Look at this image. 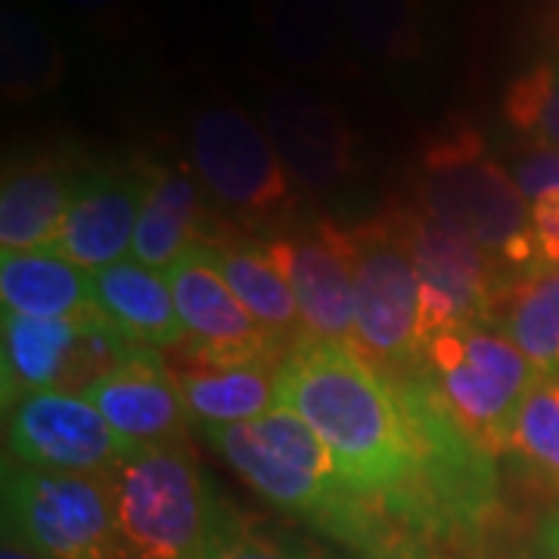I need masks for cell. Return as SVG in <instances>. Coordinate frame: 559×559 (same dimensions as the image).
Instances as JSON below:
<instances>
[{
	"label": "cell",
	"mask_w": 559,
	"mask_h": 559,
	"mask_svg": "<svg viewBox=\"0 0 559 559\" xmlns=\"http://www.w3.org/2000/svg\"><path fill=\"white\" fill-rule=\"evenodd\" d=\"M267 249L296 293L305 336L340 342L358 352L355 255L348 227L314 224L286 230L271 237Z\"/></svg>",
	"instance_id": "obj_14"
},
{
	"label": "cell",
	"mask_w": 559,
	"mask_h": 559,
	"mask_svg": "<svg viewBox=\"0 0 559 559\" xmlns=\"http://www.w3.org/2000/svg\"><path fill=\"white\" fill-rule=\"evenodd\" d=\"M205 559H323L305 540L274 532L259 520L221 503L218 525L209 540Z\"/></svg>",
	"instance_id": "obj_29"
},
{
	"label": "cell",
	"mask_w": 559,
	"mask_h": 559,
	"mask_svg": "<svg viewBox=\"0 0 559 559\" xmlns=\"http://www.w3.org/2000/svg\"><path fill=\"white\" fill-rule=\"evenodd\" d=\"M165 277L183 330L180 358L209 367H237L255 360H283L289 352L286 342H280L246 311L202 242H193L165 271Z\"/></svg>",
	"instance_id": "obj_11"
},
{
	"label": "cell",
	"mask_w": 559,
	"mask_h": 559,
	"mask_svg": "<svg viewBox=\"0 0 559 559\" xmlns=\"http://www.w3.org/2000/svg\"><path fill=\"white\" fill-rule=\"evenodd\" d=\"M190 162L221 212L252 230H283L299 215L301 187L267 131L237 103H209L197 112Z\"/></svg>",
	"instance_id": "obj_7"
},
{
	"label": "cell",
	"mask_w": 559,
	"mask_h": 559,
	"mask_svg": "<svg viewBox=\"0 0 559 559\" xmlns=\"http://www.w3.org/2000/svg\"><path fill=\"white\" fill-rule=\"evenodd\" d=\"M84 399L131 444H165L187 439V404L171 367L156 348L140 345L109 377L94 382Z\"/></svg>",
	"instance_id": "obj_16"
},
{
	"label": "cell",
	"mask_w": 559,
	"mask_h": 559,
	"mask_svg": "<svg viewBox=\"0 0 559 559\" xmlns=\"http://www.w3.org/2000/svg\"><path fill=\"white\" fill-rule=\"evenodd\" d=\"M3 538L40 559H128L109 476L3 460Z\"/></svg>",
	"instance_id": "obj_6"
},
{
	"label": "cell",
	"mask_w": 559,
	"mask_h": 559,
	"mask_svg": "<svg viewBox=\"0 0 559 559\" xmlns=\"http://www.w3.org/2000/svg\"><path fill=\"white\" fill-rule=\"evenodd\" d=\"M202 246L218 264L221 277L227 280V286L237 293L246 311L259 320L264 330H271L286 345L305 336L296 293L283 274V267L271 255L267 240L224 234L215 242H202Z\"/></svg>",
	"instance_id": "obj_22"
},
{
	"label": "cell",
	"mask_w": 559,
	"mask_h": 559,
	"mask_svg": "<svg viewBox=\"0 0 559 559\" xmlns=\"http://www.w3.org/2000/svg\"><path fill=\"white\" fill-rule=\"evenodd\" d=\"M106 476L128 559H205L224 500L190 441L143 444Z\"/></svg>",
	"instance_id": "obj_4"
},
{
	"label": "cell",
	"mask_w": 559,
	"mask_h": 559,
	"mask_svg": "<svg viewBox=\"0 0 559 559\" xmlns=\"http://www.w3.org/2000/svg\"><path fill=\"white\" fill-rule=\"evenodd\" d=\"M69 10H75L79 16L91 22H100V25H112L119 20V13L124 10L128 0H62Z\"/></svg>",
	"instance_id": "obj_32"
},
{
	"label": "cell",
	"mask_w": 559,
	"mask_h": 559,
	"mask_svg": "<svg viewBox=\"0 0 559 559\" xmlns=\"http://www.w3.org/2000/svg\"><path fill=\"white\" fill-rule=\"evenodd\" d=\"M91 305L128 340L150 348H180L178 308L168 277L140 261H116L91 274Z\"/></svg>",
	"instance_id": "obj_20"
},
{
	"label": "cell",
	"mask_w": 559,
	"mask_h": 559,
	"mask_svg": "<svg viewBox=\"0 0 559 559\" xmlns=\"http://www.w3.org/2000/svg\"><path fill=\"white\" fill-rule=\"evenodd\" d=\"M503 121L535 146H559V53L525 66L500 100Z\"/></svg>",
	"instance_id": "obj_28"
},
{
	"label": "cell",
	"mask_w": 559,
	"mask_h": 559,
	"mask_svg": "<svg viewBox=\"0 0 559 559\" xmlns=\"http://www.w3.org/2000/svg\"><path fill=\"white\" fill-rule=\"evenodd\" d=\"M358 352L385 377L419 370V274L399 209L348 227Z\"/></svg>",
	"instance_id": "obj_8"
},
{
	"label": "cell",
	"mask_w": 559,
	"mask_h": 559,
	"mask_svg": "<svg viewBox=\"0 0 559 559\" xmlns=\"http://www.w3.org/2000/svg\"><path fill=\"white\" fill-rule=\"evenodd\" d=\"M146 168V200L138 221L131 255L153 271H168L193 246L205 242L212 230L205 227L202 183L193 165L143 159Z\"/></svg>",
	"instance_id": "obj_18"
},
{
	"label": "cell",
	"mask_w": 559,
	"mask_h": 559,
	"mask_svg": "<svg viewBox=\"0 0 559 559\" xmlns=\"http://www.w3.org/2000/svg\"><path fill=\"white\" fill-rule=\"evenodd\" d=\"M538 559H559V507L547 520L540 522Z\"/></svg>",
	"instance_id": "obj_33"
},
{
	"label": "cell",
	"mask_w": 559,
	"mask_h": 559,
	"mask_svg": "<svg viewBox=\"0 0 559 559\" xmlns=\"http://www.w3.org/2000/svg\"><path fill=\"white\" fill-rule=\"evenodd\" d=\"M3 100L32 103L53 94L66 79V53L40 16L20 3H3L0 25Z\"/></svg>",
	"instance_id": "obj_26"
},
{
	"label": "cell",
	"mask_w": 559,
	"mask_h": 559,
	"mask_svg": "<svg viewBox=\"0 0 559 559\" xmlns=\"http://www.w3.org/2000/svg\"><path fill=\"white\" fill-rule=\"evenodd\" d=\"M342 22L358 60L414 66L429 47L426 0H340Z\"/></svg>",
	"instance_id": "obj_25"
},
{
	"label": "cell",
	"mask_w": 559,
	"mask_h": 559,
	"mask_svg": "<svg viewBox=\"0 0 559 559\" xmlns=\"http://www.w3.org/2000/svg\"><path fill=\"white\" fill-rule=\"evenodd\" d=\"M143 200H146L143 159L131 165L87 168L53 252L84 267L87 274L124 261L128 249L134 246Z\"/></svg>",
	"instance_id": "obj_15"
},
{
	"label": "cell",
	"mask_w": 559,
	"mask_h": 559,
	"mask_svg": "<svg viewBox=\"0 0 559 559\" xmlns=\"http://www.w3.org/2000/svg\"><path fill=\"white\" fill-rule=\"evenodd\" d=\"M510 457L550 491H559V373H538L513 423Z\"/></svg>",
	"instance_id": "obj_27"
},
{
	"label": "cell",
	"mask_w": 559,
	"mask_h": 559,
	"mask_svg": "<svg viewBox=\"0 0 559 559\" xmlns=\"http://www.w3.org/2000/svg\"><path fill=\"white\" fill-rule=\"evenodd\" d=\"M532 212V237L538 264L559 267V190H547L528 202Z\"/></svg>",
	"instance_id": "obj_31"
},
{
	"label": "cell",
	"mask_w": 559,
	"mask_h": 559,
	"mask_svg": "<svg viewBox=\"0 0 559 559\" xmlns=\"http://www.w3.org/2000/svg\"><path fill=\"white\" fill-rule=\"evenodd\" d=\"M277 404L318 432L348 485L414 550L423 540L479 538L495 520L498 457L419 370L385 377L348 345L301 336L280 360Z\"/></svg>",
	"instance_id": "obj_1"
},
{
	"label": "cell",
	"mask_w": 559,
	"mask_h": 559,
	"mask_svg": "<svg viewBox=\"0 0 559 559\" xmlns=\"http://www.w3.org/2000/svg\"><path fill=\"white\" fill-rule=\"evenodd\" d=\"M554 38H557V53H559V10H557V20H554Z\"/></svg>",
	"instance_id": "obj_35"
},
{
	"label": "cell",
	"mask_w": 559,
	"mask_h": 559,
	"mask_svg": "<svg viewBox=\"0 0 559 559\" xmlns=\"http://www.w3.org/2000/svg\"><path fill=\"white\" fill-rule=\"evenodd\" d=\"M491 326H498L538 373H559V267L532 264L510 274Z\"/></svg>",
	"instance_id": "obj_24"
},
{
	"label": "cell",
	"mask_w": 559,
	"mask_h": 559,
	"mask_svg": "<svg viewBox=\"0 0 559 559\" xmlns=\"http://www.w3.org/2000/svg\"><path fill=\"white\" fill-rule=\"evenodd\" d=\"M84 171L87 168H79L69 159H35L7 171L0 190L3 255L57 246Z\"/></svg>",
	"instance_id": "obj_17"
},
{
	"label": "cell",
	"mask_w": 559,
	"mask_h": 559,
	"mask_svg": "<svg viewBox=\"0 0 559 559\" xmlns=\"http://www.w3.org/2000/svg\"><path fill=\"white\" fill-rule=\"evenodd\" d=\"M522 197L532 202L547 190H559V146H528L513 165Z\"/></svg>",
	"instance_id": "obj_30"
},
{
	"label": "cell",
	"mask_w": 559,
	"mask_h": 559,
	"mask_svg": "<svg viewBox=\"0 0 559 559\" xmlns=\"http://www.w3.org/2000/svg\"><path fill=\"white\" fill-rule=\"evenodd\" d=\"M399 218L419 274V352L436 333L491 323L510 271L417 202L401 205Z\"/></svg>",
	"instance_id": "obj_10"
},
{
	"label": "cell",
	"mask_w": 559,
	"mask_h": 559,
	"mask_svg": "<svg viewBox=\"0 0 559 559\" xmlns=\"http://www.w3.org/2000/svg\"><path fill=\"white\" fill-rule=\"evenodd\" d=\"M7 457L62 473L106 476L138 444L121 439L100 411L69 392H35L7 407Z\"/></svg>",
	"instance_id": "obj_12"
},
{
	"label": "cell",
	"mask_w": 559,
	"mask_h": 559,
	"mask_svg": "<svg viewBox=\"0 0 559 559\" xmlns=\"http://www.w3.org/2000/svg\"><path fill=\"white\" fill-rule=\"evenodd\" d=\"M3 311L22 318H75L91 311V274L53 249L13 252L0 259Z\"/></svg>",
	"instance_id": "obj_23"
},
{
	"label": "cell",
	"mask_w": 559,
	"mask_h": 559,
	"mask_svg": "<svg viewBox=\"0 0 559 559\" xmlns=\"http://www.w3.org/2000/svg\"><path fill=\"white\" fill-rule=\"evenodd\" d=\"M202 436L280 513L367 559L414 554L411 540L348 485L330 448L296 411L277 404L271 414L249 423L202 426Z\"/></svg>",
	"instance_id": "obj_2"
},
{
	"label": "cell",
	"mask_w": 559,
	"mask_h": 559,
	"mask_svg": "<svg viewBox=\"0 0 559 559\" xmlns=\"http://www.w3.org/2000/svg\"><path fill=\"white\" fill-rule=\"evenodd\" d=\"M3 411L35 392L84 395L140 348L97 308L75 318H22L3 311Z\"/></svg>",
	"instance_id": "obj_9"
},
{
	"label": "cell",
	"mask_w": 559,
	"mask_h": 559,
	"mask_svg": "<svg viewBox=\"0 0 559 559\" xmlns=\"http://www.w3.org/2000/svg\"><path fill=\"white\" fill-rule=\"evenodd\" d=\"M259 20L280 57L296 72L340 81L360 75L340 0H259Z\"/></svg>",
	"instance_id": "obj_19"
},
{
	"label": "cell",
	"mask_w": 559,
	"mask_h": 559,
	"mask_svg": "<svg viewBox=\"0 0 559 559\" xmlns=\"http://www.w3.org/2000/svg\"><path fill=\"white\" fill-rule=\"evenodd\" d=\"M280 360H255L237 367H209L193 360L171 364V373L197 426L249 423L277 407Z\"/></svg>",
	"instance_id": "obj_21"
},
{
	"label": "cell",
	"mask_w": 559,
	"mask_h": 559,
	"mask_svg": "<svg viewBox=\"0 0 559 559\" xmlns=\"http://www.w3.org/2000/svg\"><path fill=\"white\" fill-rule=\"evenodd\" d=\"M0 559H40L35 557L32 550H25L22 544H16V540L3 538V550H0Z\"/></svg>",
	"instance_id": "obj_34"
},
{
	"label": "cell",
	"mask_w": 559,
	"mask_h": 559,
	"mask_svg": "<svg viewBox=\"0 0 559 559\" xmlns=\"http://www.w3.org/2000/svg\"><path fill=\"white\" fill-rule=\"evenodd\" d=\"M261 128L308 193H336L358 175V134L336 103L286 81H264Z\"/></svg>",
	"instance_id": "obj_13"
},
{
	"label": "cell",
	"mask_w": 559,
	"mask_h": 559,
	"mask_svg": "<svg viewBox=\"0 0 559 559\" xmlns=\"http://www.w3.org/2000/svg\"><path fill=\"white\" fill-rule=\"evenodd\" d=\"M414 190L423 212L469 237L503 271L538 264L528 200L473 124L454 121L423 143Z\"/></svg>",
	"instance_id": "obj_3"
},
{
	"label": "cell",
	"mask_w": 559,
	"mask_h": 559,
	"mask_svg": "<svg viewBox=\"0 0 559 559\" xmlns=\"http://www.w3.org/2000/svg\"><path fill=\"white\" fill-rule=\"evenodd\" d=\"M419 373L488 454H510L513 423L538 370L498 326L469 323L436 333L423 342Z\"/></svg>",
	"instance_id": "obj_5"
}]
</instances>
